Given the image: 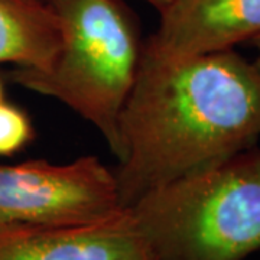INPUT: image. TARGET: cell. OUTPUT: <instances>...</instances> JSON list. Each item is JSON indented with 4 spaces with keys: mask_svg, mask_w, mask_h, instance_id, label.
<instances>
[{
    "mask_svg": "<svg viewBox=\"0 0 260 260\" xmlns=\"http://www.w3.org/2000/svg\"><path fill=\"white\" fill-rule=\"evenodd\" d=\"M260 35V0H172L160 12L148 55L186 59L233 49Z\"/></svg>",
    "mask_w": 260,
    "mask_h": 260,
    "instance_id": "cell-6",
    "label": "cell"
},
{
    "mask_svg": "<svg viewBox=\"0 0 260 260\" xmlns=\"http://www.w3.org/2000/svg\"><path fill=\"white\" fill-rule=\"evenodd\" d=\"M123 211L114 172L95 156L0 164V223L81 225Z\"/></svg>",
    "mask_w": 260,
    "mask_h": 260,
    "instance_id": "cell-4",
    "label": "cell"
},
{
    "mask_svg": "<svg viewBox=\"0 0 260 260\" xmlns=\"http://www.w3.org/2000/svg\"><path fill=\"white\" fill-rule=\"evenodd\" d=\"M145 2H148L149 5H152V6H155L159 12H162V10L167 8L168 5L172 2V0H145Z\"/></svg>",
    "mask_w": 260,
    "mask_h": 260,
    "instance_id": "cell-10",
    "label": "cell"
},
{
    "mask_svg": "<svg viewBox=\"0 0 260 260\" xmlns=\"http://www.w3.org/2000/svg\"><path fill=\"white\" fill-rule=\"evenodd\" d=\"M129 211L155 260H244L260 250V149L152 191Z\"/></svg>",
    "mask_w": 260,
    "mask_h": 260,
    "instance_id": "cell-3",
    "label": "cell"
},
{
    "mask_svg": "<svg viewBox=\"0 0 260 260\" xmlns=\"http://www.w3.org/2000/svg\"><path fill=\"white\" fill-rule=\"evenodd\" d=\"M59 45V19L48 3L0 0V64L44 70Z\"/></svg>",
    "mask_w": 260,
    "mask_h": 260,
    "instance_id": "cell-7",
    "label": "cell"
},
{
    "mask_svg": "<svg viewBox=\"0 0 260 260\" xmlns=\"http://www.w3.org/2000/svg\"><path fill=\"white\" fill-rule=\"evenodd\" d=\"M34 138L29 116L10 103H0V156H10L25 148Z\"/></svg>",
    "mask_w": 260,
    "mask_h": 260,
    "instance_id": "cell-8",
    "label": "cell"
},
{
    "mask_svg": "<svg viewBox=\"0 0 260 260\" xmlns=\"http://www.w3.org/2000/svg\"><path fill=\"white\" fill-rule=\"evenodd\" d=\"M39 2H44V3H48V0H39Z\"/></svg>",
    "mask_w": 260,
    "mask_h": 260,
    "instance_id": "cell-12",
    "label": "cell"
},
{
    "mask_svg": "<svg viewBox=\"0 0 260 260\" xmlns=\"http://www.w3.org/2000/svg\"><path fill=\"white\" fill-rule=\"evenodd\" d=\"M5 94H3V84H2V81H0V103L5 102V97H3Z\"/></svg>",
    "mask_w": 260,
    "mask_h": 260,
    "instance_id": "cell-11",
    "label": "cell"
},
{
    "mask_svg": "<svg viewBox=\"0 0 260 260\" xmlns=\"http://www.w3.org/2000/svg\"><path fill=\"white\" fill-rule=\"evenodd\" d=\"M251 42L254 44L256 51H257V55H256L254 61H253V65H254V68L257 70V73H259V75H260V35L253 38V39H251Z\"/></svg>",
    "mask_w": 260,
    "mask_h": 260,
    "instance_id": "cell-9",
    "label": "cell"
},
{
    "mask_svg": "<svg viewBox=\"0 0 260 260\" xmlns=\"http://www.w3.org/2000/svg\"><path fill=\"white\" fill-rule=\"evenodd\" d=\"M61 45L44 70L18 68L12 80L55 99L91 123L117 156L119 120L139 74L145 45L121 0H48Z\"/></svg>",
    "mask_w": 260,
    "mask_h": 260,
    "instance_id": "cell-2",
    "label": "cell"
},
{
    "mask_svg": "<svg viewBox=\"0 0 260 260\" xmlns=\"http://www.w3.org/2000/svg\"><path fill=\"white\" fill-rule=\"evenodd\" d=\"M0 260H155L129 210L81 225L0 223Z\"/></svg>",
    "mask_w": 260,
    "mask_h": 260,
    "instance_id": "cell-5",
    "label": "cell"
},
{
    "mask_svg": "<svg viewBox=\"0 0 260 260\" xmlns=\"http://www.w3.org/2000/svg\"><path fill=\"white\" fill-rule=\"evenodd\" d=\"M260 138V75L233 49L186 59L143 52L119 120L114 172L124 210Z\"/></svg>",
    "mask_w": 260,
    "mask_h": 260,
    "instance_id": "cell-1",
    "label": "cell"
}]
</instances>
